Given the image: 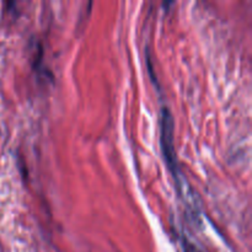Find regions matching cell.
Wrapping results in <instances>:
<instances>
[{
  "instance_id": "6da1fadb",
  "label": "cell",
  "mask_w": 252,
  "mask_h": 252,
  "mask_svg": "<svg viewBox=\"0 0 252 252\" xmlns=\"http://www.w3.org/2000/svg\"><path fill=\"white\" fill-rule=\"evenodd\" d=\"M161 147L164 159L166 161L167 167L171 171L175 181H176L177 189H182V179L180 177V170L177 166L176 153H175L174 145V118L167 108H164L161 113Z\"/></svg>"
}]
</instances>
